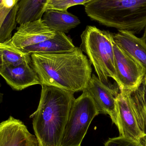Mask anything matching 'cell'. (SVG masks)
<instances>
[{
  "label": "cell",
  "mask_w": 146,
  "mask_h": 146,
  "mask_svg": "<svg viewBox=\"0 0 146 146\" xmlns=\"http://www.w3.org/2000/svg\"><path fill=\"white\" fill-rule=\"evenodd\" d=\"M0 75L15 90H22L33 85L40 84L38 76L31 63H25L17 66L3 65Z\"/></svg>",
  "instance_id": "8fae6325"
},
{
  "label": "cell",
  "mask_w": 146,
  "mask_h": 146,
  "mask_svg": "<svg viewBox=\"0 0 146 146\" xmlns=\"http://www.w3.org/2000/svg\"><path fill=\"white\" fill-rule=\"evenodd\" d=\"M74 93L54 86L42 85L36 110L30 116L40 146H61L63 133Z\"/></svg>",
  "instance_id": "7a4b0ae2"
},
{
  "label": "cell",
  "mask_w": 146,
  "mask_h": 146,
  "mask_svg": "<svg viewBox=\"0 0 146 146\" xmlns=\"http://www.w3.org/2000/svg\"><path fill=\"white\" fill-rule=\"evenodd\" d=\"M1 83H0V88H1ZM2 96V94H1V92H0V103H1V101Z\"/></svg>",
  "instance_id": "d4e9b609"
},
{
  "label": "cell",
  "mask_w": 146,
  "mask_h": 146,
  "mask_svg": "<svg viewBox=\"0 0 146 146\" xmlns=\"http://www.w3.org/2000/svg\"><path fill=\"white\" fill-rule=\"evenodd\" d=\"M74 45L71 38L63 33L56 32L54 36L34 45L25 47L18 52L24 54H57L68 53L74 50Z\"/></svg>",
  "instance_id": "7c38bea8"
},
{
  "label": "cell",
  "mask_w": 146,
  "mask_h": 146,
  "mask_svg": "<svg viewBox=\"0 0 146 146\" xmlns=\"http://www.w3.org/2000/svg\"><path fill=\"white\" fill-rule=\"evenodd\" d=\"M81 38L80 48L86 54L100 80L109 87H115L109 80V78H111L117 82L113 34L95 26L88 25L82 32Z\"/></svg>",
  "instance_id": "277c9868"
},
{
  "label": "cell",
  "mask_w": 146,
  "mask_h": 146,
  "mask_svg": "<svg viewBox=\"0 0 146 146\" xmlns=\"http://www.w3.org/2000/svg\"><path fill=\"white\" fill-rule=\"evenodd\" d=\"M145 142H146V144H145V145L146 146V140H145Z\"/></svg>",
  "instance_id": "83f0119b"
},
{
  "label": "cell",
  "mask_w": 146,
  "mask_h": 146,
  "mask_svg": "<svg viewBox=\"0 0 146 146\" xmlns=\"http://www.w3.org/2000/svg\"><path fill=\"white\" fill-rule=\"evenodd\" d=\"M56 1V0H48V2H47V3H48L49 2H50L53 1Z\"/></svg>",
  "instance_id": "484cf974"
},
{
  "label": "cell",
  "mask_w": 146,
  "mask_h": 146,
  "mask_svg": "<svg viewBox=\"0 0 146 146\" xmlns=\"http://www.w3.org/2000/svg\"><path fill=\"white\" fill-rule=\"evenodd\" d=\"M87 15L108 27L139 34L146 26V0H92Z\"/></svg>",
  "instance_id": "3957f363"
},
{
  "label": "cell",
  "mask_w": 146,
  "mask_h": 146,
  "mask_svg": "<svg viewBox=\"0 0 146 146\" xmlns=\"http://www.w3.org/2000/svg\"><path fill=\"white\" fill-rule=\"evenodd\" d=\"M42 17L44 22L50 29L64 33L69 32L81 23L78 17L68 10L47 9Z\"/></svg>",
  "instance_id": "5bb4252c"
},
{
  "label": "cell",
  "mask_w": 146,
  "mask_h": 146,
  "mask_svg": "<svg viewBox=\"0 0 146 146\" xmlns=\"http://www.w3.org/2000/svg\"><path fill=\"white\" fill-rule=\"evenodd\" d=\"M100 114L93 98L88 91L82 92L73 103L61 146H81L88 129L94 117Z\"/></svg>",
  "instance_id": "5b68a950"
},
{
  "label": "cell",
  "mask_w": 146,
  "mask_h": 146,
  "mask_svg": "<svg viewBox=\"0 0 146 146\" xmlns=\"http://www.w3.org/2000/svg\"><path fill=\"white\" fill-rule=\"evenodd\" d=\"M4 3L9 7H13L18 3H16L15 0H0V4Z\"/></svg>",
  "instance_id": "44dd1931"
},
{
  "label": "cell",
  "mask_w": 146,
  "mask_h": 146,
  "mask_svg": "<svg viewBox=\"0 0 146 146\" xmlns=\"http://www.w3.org/2000/svg\"><path fill=\"white\" fill-rule=\"evenodd\" d=\"M31 56L41 86L74 93L85 91L92 77V64L80 48L68 53L33 54Z\"/></svg>",
  "instance_id": "6da1fadb"
},
{
  "label": "cell",
  "mask_w": 146,
  "mask_h": 146,
  "mask_svg": "<svg viewBox=\"0 0 146 146\" xmlns=\"http://www.w3.org/2000/svg\"><path fill=\"white\" fill-rule=\"evenodd\" d=\"M130 91L120 90L116 98L117 127L120 136L141 142L145 135L141 132L134 114Z\"/></svg>",
  "instance_id": "ba28073f"
},
{
  "label": "cell",
  "mask_w": 146,
  "mask_h": 146,
  "mask_svg": "<svg viewBox=\"0 0 146 146\" xmlns=\"http://www.w3.org/2000/svg\"><path fill=\"white\" fill-rule=\"evenodd\" d=\"M104 146H146L141 142L132 139L119 136L115 138L109 139L106 142Z\"/></svg>",
  "instance_id": "ffe728a7"
},
{
  "label": "cell",
  "mask_w": 146,
  "mask_h": 146,
  "mask_svg": "<svg viewBox=\"0 0 146 146\" xmlns=\"http://www.w3.org/2000/svg\"><path fill=\"white\" fill-rule=\"evenodd\" d=\"M48 0H20L16 22L21 25L29 21L41 19L46 10Z\"/></svg>",
  "instance_id": "9a60e30c"
},
{
  "label": "cell",
  "mask_w": 146,
  "mask_h": 146,
  "mask_svg": "<svg viewBox=\"0 0 146 146\" xmlns=\"http://www.w3.org/2000/svg\"><path fill=\"white\" fill-rule=\"evenodd\" d=\"M142 37L145 39L146 41V26L145 28V32H144V35H143Z\"/></svg>",
  "instance_id": "603a6c76"
},
{
  "label": "cell",
  "mask_w": 146,
  "mask_h": 146,
  "mask_svg": "<svg viewBox=\"0 0 146 146\" xmlns=\"http://www.w3.org/2000/svg\"><path fill=\"white\" fill-rule=\"evenodd\" d=\"M113 37L116 43L143 67L146 75V40L124 30H118Z\"/></svg>",
  "instance_id": "4fadbf2b"
},
{
  "label": "cell",
  "mask_w": 146,
  "mask_h": 146,
  "mask_svg": "<svg viewBox=\"0 0 146 146\" xmlns=\"http://www.w3.org/2000/svg\"><path fill=\"white\" fill-rule=\"evenodd\" d=\"M142 83H143L144 85L146 87V75L145 76V78H144Z\"/></svg>",
  "instance_id": "cb8c5ba5"
},
{
  "label": "cell",
  "mask_w": 146,
  "mask_h": 146,
  "mask_svg": "<svg viewBox=\"0 0 146 146\" xmlns=\"http://www.w3.org/2000/svg\"><path fill=\"white\" fill-rule=\"evenodd\" d=\"M3 65L15 67L25 63H31L30 55L24 54L16 52L8 47L1 48Z\"/></svg>",
  "instance_id": "e0dca14e"
},
{
  "label": "cell",
  "mask_w": 146,
  "mask_h": 146,
  "mask_svg": "<svg viewBox=\"0 0 146 146\" xmlns=\"http://www.w3.org/2000/svg\"><path fill=\"white\" fill-rule=\"evenodd\" d=\"M92 0H56L46 4V10L48 9L66 11L69 8L77 5H86Z\"/></svg>",
  "instance_id": "d6986e66"
},
{
  "label": "cell",
  "mask_w": 146,
  "mask_h": 146,
  "mask_svg": "<svg viewBox=\"0 0 146 146\" xmlns=\"http://www.w3.org/2000/svg\"><path fill=\"white\" fill-rule=\"evenodd\" d=\"M56 32L48 27L42 19L20 25L12 38L5 45L18 52L23 48L52 38Z\"/></svg>",
  "instance_id": "52a82bcc"
},
{
  "label": "cell",
  "mask_w": 146,
  "mask_h": 146,
  "mask_svg": "<svg viewBox=\"0 0 146 146\" xmlns=\"http://www.w3.org/2000/svg\"><path fill=\"white\" fill-rule=\"evenodd\" d=\"M0 146H40L24 123L10 116L0 123Z\"/></svg>",
  "instance_id": "30bf717a"
},
{
  "label": "cell",
  "mask_w": 146,
  "mask_h": 146,
  "mask_svg": "<svg viewBox=\"0 0 146 146\" xmlns=\"http://www.w3.org/2000/svg\"><path fill=\"white\" fill-rule=\"evenodd\" d=\"M118 88L106 86L93 74L86 89L94 100L100 113L109 115L116 126L117 125L116 98L119 93Z\"/></svg>",
  "instance_id": "9c48e42d"
},
{
  "label": "cell",
  "mask_w": 146,
  "mask_h": 146,
  "mask_svg": "<svg viewBox=\"0 0 146 146\" xmlns=\"http://www.w3.org/2000/svg\"><path fill=\"white\" fill-rule=\"evenodd\" d=\"M1 48H0V69L2 68L3 65V60L2 54L1 51Z\"/></svg>",
  "instance_id": "7402d4cb"
},
{
  "label": "cell",
  "mask_w": 146,
  "mask_h": 146,
  "mask_svg": "<svg viewBox=\"0 0 146 146\" xmlns=\"http://www.w3.org/2000/svg\"><path fill=\"white\" fill-rule=\"evenodd\" d=\"M18 4L11 7L4 3L0 4V30L7 24L13 27H16ZM7 45L0 44V48H6Z\"/></svg>",
  "instance_id": "ac0fdd59"
},
{
  "label": "cell",
  "mask_w": 146,
  "mask_h": 146,
  "mask_svg": "<svg viewBox=\"0 0 146 146\" xmlns=\"http://www.w3.org/2000/svg\"><path fill=\"white\" fill-rule=\"evenodd\" d=\"M130 100L139 128L146 139V87L143 83L130 92Z\"/></svg>",
  "instance_id": "2e32d148"
},
{
  "label": "cell",
  "mask_w": 146,
  "mask_h": 146,
  "mask_svg": "<svg viewBox=\"0 0 146 146\" xmlns=\"http://www.w3.org/2000/svg\"><path fill=\"white\" fill-rule=\"evenodd\" d=\"M15 1H16V3H19V1L20 0H15Z\"/></svg>",
  "instance_id": "4316f807"
},
{
  "label": "cell",
  "mask_w": 146,
  "mask_h": 146,
  "mask_svg": "<svg viewBox=\"0 0 146 146\" xmlns=\"http://www.w3.org/2000/svg\"><path fill=\"white\" fill-rule=\"evenodd\" d=\"M113 49L117 84L119 90L133 92L143 82L146 76L145 71L139 62L126 53L115 42Z\"/></svg>",
  "instance_id": "8992f818"
}]
</instances>
